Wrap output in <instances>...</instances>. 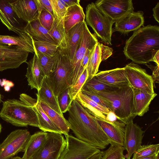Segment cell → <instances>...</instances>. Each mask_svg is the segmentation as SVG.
<instances>
[{"mask_svg":"<svg viewBox=\"0 0 159 159\" xmlns=\"http://www.w3.org/2000/svg\"><path fill=\"white\" fill-rule=\"evenodd\" d=\"M124 68L129 84L134 89L143 90L151 94L155 93L152 78L145 69L133 62Z\"/></svg>","mask_w":159,"mask_h":159,"instance_id":"30bf717a","label":"cell"},{"mask_svg":"<svg viewBox=\"0 0 159 159\" xmlns=\"http://www.w3.org/2000/svg\"><path fill=\"white\" fill-rule=\"evenodd\" d=\"M92 50L88 49L84 56L81 61L80 67L78 75V78L82 74L84 70L87 68V64L90 57Z\"/></svg>","mask_w":159,"mask_h":159,"instance_id":"ee69618b","label":"cell"},{"mask_svg":"<svg viewBox=\"0 0 159 159\" xmlns=\"http://www.w3.org/2000/svg\"><path fill=\"white\" fill-rule=\"evenodd\" d=\"M88 77L89 76L86 68L79 77L74 85L70 86L69 88V94L70 98L72 100L76 98L77 95L80 91Z\"/></svg>","mask_w":159,"mask_h":159,"instance_id":"8d00e7d4","label":"cell"},{"mask_svg":"<svg viewBox=\"0 0 159 159\" xmlns=\"http://www.w3.org/2000/svg\"><path fill=\"white\" fill-rule=\"evenodd\" d=\"M29 54L17 47L0 43V71L18 68L26 62Z\"/></svg>","mask_w":159,"mask_h":159,"instance_id":"4fadbf2b","label":"cell"},{"mask_svg":"<svg viewBox=\"0 0 159 159\" xmlns=\"http://www.w3.org/2000/svg\"><path fill=\"white\" fill-rule=\"evenodd\" d=\"M123 146L110 145L106 150L103 152L101 159H121L124 157Z\"/></svg>","mask_w":159,"mask_h":159,"instance_id":"74e56055","label":"cell"},{"mask_svg":"<svg viewBox=\"0 0 159 159\" xmlns=\"http://www.w3.org/2000/svg\"><path fill=\"white\" fill-rule=\"evenodd\" d=\"M152 70V76L154 82L159 83V66L157 65L155 66L152 67V66H147Z\"/></svg>","mask_w":159,"mask_h":159,"instance_id":"7dc6e473","label":"cell"},{"mask_svg":"<svg viewBox=\"0 0 159 159\" xmlns=\"http://www.w3.org/2000/svg\"><path fill=\"white\" fill-rule=\"evenodd\" d=\"M159 51V27L150 25L134 31L127 39L123 52L136 64H146Z\"/></svg>","mask_w":159,"mask_h":159,"instance_id":"7a4b0ae2","label":"cell"},{"mask_svg":"<svg viewBox=\"0 0 159 159\" xmlns=\"http://www.w3.org/2000/svg\"><path fill=\"white\" fill-rule=\"evenodd\" d=\"M93 92L107 101L111 105V111L125 124L137 116L134 108V88L130 84L112 92Z\"/></svg>","mask_w":159,"mask_h":159,"instance_id":"3957f363","label":"cell"},{"mask_svg":"<svg viewBox=\"0 0 159 159\" xmlns=\"http://www.w3.org/2000/svg\"><path fill=\"white\" fill-rule=\"evenodd\" d=\"M159 144L142 145L133 154L132 159H141L159 155Z\"/></svg>","mask_w":159,"mask_h":159,"instance_id":"e575fe53","label":"cell"},{"mask_svg":"<svg viewBox=\"0 0 159 159\" xmlns=\"http://www.w3.org/2000/svg\"><path fill=\"white\" fill-rule=\"evenodd\" d=\"M85 18V15L80 4L68 7L64 16V26L67 34L74 26L84 22Z\"/></svg>","mask_w":159,"mask_h":159,"instance_id":"83f0119b","label":"cell"},{"mask_svg":"<svg viewBox=\"0 0 159 159\" xmlns=\"http://www.w3.org/2000/svg\"><path fill=\"white\" fill-rule=\"evenodd\" d=\"M143 12L142 11L133 12L128 14L115 22L113 32L118 31L126 34L141 28L144 23Z\"/></svg>","mask_w":159,"mask_h":159,"instance_id":"ac0fdd59","label":"cell"},{"mask_svg":"<svg viewBox=\"0 0 159 159\" xmlns=\"http://www.w3.org/2000/svg\"><path fill=\"white\" fill-rule=\"evenodd\" d=\"M36 1L39 13L42 9H44L50 13L54 17L52 9L49 0H36Z\"/></svg>","mask_w":159,"mask_h":159,"instance_id":"7bdbcfd3","label":"cell"},{"mask_svg":"<svg viewBox=\"0 0 159 159\" xmlns=\"http://www.w3.org/2000/svg\"><path fill=\"white\" fill-rule=\"evenodd\" d=\"M94 116L98 125L108 137L110 144L123 146L125 124L121 121L116 123H110Z\"/></svg>","mask_w":159,"mask_h":159,"instance_id":"d6986e66","label":"cell"},{"mask_svg":"<svg viewBox=\"0 0 159 159\" xmlns=\"http://www.w3.org/2000/svg\"><path fill=\"white\" fill-rule=\"evenodd\" d=\"M20 101L26 105L31 107L34 106L37 102V99L33 98L25 93H22L20 95Z\"/></svg>","mask_w":159,"mask_h":159,"instance_id":"f6af8a7d","label":"cell"},{"mask_svg":"<svg viewBox=\"0 0 159 159\" xmlns=\"http://www.w3.org/2000/svg\"><path fill=\"white\" fill-rule=\"evenodd\" d=\"M0 85L4 87L5 91L8 92L11 89V88L14 86V84L11 81L3 79L2 80L0 79Z\"/></svg>","mask_w":159,"mask_h":159,"instance_id":"bcb514c9","label":"cell"},{"mask_svg":"<svg viewBox=\"0 0 159 159\" xmlns=\"http://www.w3.org/2000/svg\"><path fill=\"white\" fill-rule=\"evenodd\" d=\"M34 107L38 116L39 123V128L41 130L46 132L61 134L58 128L44 111L39 101H37V103Z\"/></svg>","mask_w":159,"mask_h":159,"instance_id":"1f68e13d","label":"cell"},{"mask_svg":"<svg viewBox=\"0 0 159 159\" xmlns=\"http://www.w3.org/2000/svg\"><path fill=\"white\" fill-rule=\"evenodd\" d=\"M81 105L92 115L103 120L107 122L106 115L111 110L93 101L80 91L76 97Z\"/></svg>","mask_w":159,"mask_h":159,"instance_id":"484cf974","label":"cell"},{"mask_svg":"<svg viewBox=\"0 0 159 159\" xmlns=\"http://www.w3.org/2000/svg\"><path fill=\"white\" fill-rule=\"evenodd\" d=\"M0 117L16 126L30 125L39 128L38 116L34 107L27 105L19 100L8 99L3 102Z\"/></svg>","mask_w":159,"mask_h":159,"instance_id":"277c9868","label":"cell"},{"mask_svg":"<svg viewBox=\"0 0 159 159\" xmlns=\"http://www.w3.org/2000/svg\"><path fill=\"white\" fill-rule=\"evenodd\" d=\"M0 43L16 46L29 53L35 52L33 39L26 32L18 36L0 35Z\"/></svg>","mask_w":159,"mask_h":159,"instance_id":"7402d4cb","label":"cell"},{"mask_svg":"<svg viewBox=\"0 0 159 159\" xmlns=\"http://www.w3.org/2000/svg\"><path fill=\"white\" fill-rule=\"evenodd\" d=\"M84 22L77 24L67 33L66 49L71 62L80 43L82 34Z\"/></svg>","mask_w":159,"mask_h":159,"instance_id":"4316f807","label":"cell"},{"mask_svg":"<svg viewBox=\"0 0 159 159\" xmlns=\"http://www.w3.org/2000/svg\"><path fill=\"white\" fill-rule=\"evenodd\" d=\"M63 1L67 5L68 7L75 5L80 4V0H63Z\"/></svg>","mask_w":159,"mask_h":159,"instance_id":"681fc988","label":"cell"},{"mask_svg":"<svg viewBox=\"0 0 159 159\" xmlns=\"http://www.w3.org/2000/svg\"><path fill=\"white\" fill-rule=\"evenodd\" d=\"M134 102L136 116H142L147 112L152 101L157 96L155 93L151 94L147 92L134 89Z\"/></svg>","mask_w":159,"mask_h":159,"instance_id":"cb8c5ba5","label":"cell"},{"mask_svg":"<svg viewBox=\"0 0 159 159\" xmlns=\"http://www.w3.org/2000/svg\"><path fill=\"white\" fill-rule=\"evenodd\" d=\"M49 33L61 49L67 48V34L64 23V17L60 19L54 17L51 29Z\"/></svg>","mask_w":159,"mask_h":159,"instance_id":"f1b7e54d","label":"cell"},{"mask_svg":"<svg viewBox=\"0 0 159 159\" xmlns=\"http://www.w3.org/2000/svg\"><path fill=\"white\" fill-rule=\"evenodd\" d=\"M153 16L155 20L159 23V2H157L155 7L152 9Z\"/></svg>","mask_w":159,"mask_h":159,"instance_id":"c3c4849f","label":"cell"},{"mask_svg":"<svg viewBox=\"0 0 159 159\" xmlns=\"http://www.w3.org/2000/svg\"><path fill=\"white\" fill-rule=\"evenodd\" d=\"M144 133L133 120L125 124L123 147L127 152V159H131L133 154L142 145Z\"/></svg>","mask_w":159,"mask_h":159,"instance_id":"5bb4252c","label":"cell"},{"mask_svg":"<svg viewBox=\"0 0 159 159\" xmlns=\"http://www.w3.org/2000/svg\"><path fill=\"white\" fill-rule=\"evenodd\" d=\"M18 17L27 23L38 19L39 11L36 0H9Z\"/></svg>","mask_w":159,"mask_h":159,"instance_id":"2e32d148","label":"cell"},{"mask_svg":"<svg viewBox=\"0 0 159 159\" xmlns=\"http://www.w3.org/2000/svg\"><path fill=\"white\" fill-rule=\"evenodd\" d=\"M36 95L37 101L45 102L58 113L63 115L59 106L57 96L52 90L48 77L45 76L41 87Z\"/></svg>","mask_w":159,"mask_h":159,"instance_id":"603a6c76","label":"cell"},{"mask_svg":"<svg viewBox=\"0 0 159 159\" xmlns=\"http://www.w3.org/2000/svg\"><path fill=\"white\" fill-rule=\"evenodd\" d=\"M152 61H154L156 63L157 65L159 66V51L155 55Z\"/></svg>","mask_w":159,"mask_h":159,"instance_id":"816d5d0a","label":"cell"},{"mask_svg":"<svg viewBox=\"0 0 159 159\" xmlns=\"http://www.w3.org/2000/svg\"><path fill=\"white\" fill-rule=\"evenodd\" d=\"M65 136L66 145L59 159H88L101 151L72 135Z\"/></svg>","mask_w":159,"mask_h":159,"instance_id":"ba28073f","label":"cell"},{"mask_svg":"<svg viewBox=\"0 0 159 159\" xmlns=\"http://www.w3.org/2000/svg\"><path fill=\"white\" fill-rule=\"evenodd\" d=\"M141 159H159V155L153 156L151 157L144 158Z\"/></svg>","mask_w":159,"mask_h":159,"instance_id":"f5cc1de1","label":"cell"},{"mask_svg":"<svg viewBox=\"0 0 159 159\" xmlns=\"http://www.w3.org/2000/svg\"><path fill=\"white\" fill-rule=\"evenodd\" d=\"M66 144L62 134L47 132L43 144L30 159H59Z\"/></svg>","mask_w":159,"mask_h":159,"instance_id":"9c48e42d","label":"cell"},{"mask_svg":"<svg viewBox=\"0 0 159 159\" xmlns=\"http://www.w3.org/2000/svg\"><path fill=\"white\" fill-rule=\"evenodd\" d=\"M0 20L10 31L19 35L25 32L19 18L13 10L9 0H0Z\"/></svg>","mask_w":159,"mask_h":159,"instance_id":"9a60e30c","label":"cell"},{"mask_svg":"<svg viewBox=\"0 0 159 159\" xmlns=\"http://www.w3.org/2000/svg\"><path fill=\"white\" fill-rule=\"evenodd\" d=\"M119 88L104 83L93 76L88 78L81 89L93 92H106L115 91Z\"/></svg>","mask_w":159,"mask_h":159,"instance_id":"d6a6232c","label":"cell"},{"mask_svg":"<svg viewBox=\"0 0 159 159\" xmlns=\"http://www.w3.org/2000/svg\"><path fill=\"white\" fill-rule=\"evenodd\" d=\"M47 134V132L42 131L31 135L22 159H30L43 145L46 139Z\"/></svg>","mask_w":159,"mask_h":159,"instance_id":"4dcf8cb0","label":"cell"},{"mask_svg":"<svg viewBox=\"0 0 159 159\" xmlns=\"http://www.w3.org/2000/svg\"><path fill=\"white\" fill-rule=\"evenodd\" d=\"M80 91L93 101L111 110V106L110 103L100 96L92 91L87 90L81 89Z\"/></svg>","mask_w":159,"mask_h":159,"instance_id":"b9f144b4","label":"cell"},{"mask_svg":"<svg viewBox=\"0 0 159 159\" xmlns=\"http://www.w3.org/2000/svg\"><path fill=\"white\" fill-rule=\"evenodd\" d=\"M34 53L38 57L39 62L44 75L48 77L55 68L58 56V48L52 56H47L36 52Z\"/></svg>","mask_w":159,"mask_h":159,"instance_id":"836d02e7","label":"cell"},{"mask_svg":"<svg viewBox=\"0 0 159 159\" xmlns=\"http://www.w3.org/2000/svg\"><path fill=\"white\" fill-rule=\"evenodd\" d=\"M85 17L86 24L96 35L106 44L111 45L112 26L115 21L103 13L93 2L86 6Z\"/></svg>","mask_w":159,"mask_h":159,"instance_id":"8992f818","label":"cell"},{"mask_svg":"<svg viewBox=\"0 0 159 159\" xmlns=\"http://www.w3.org/2000/svg\"><path fill=\"white\" fill-rule=\"evenodd\" d=\"M2 127L1 124H0V133L1 132V130H2Z\"/></svg>","mask_w":159,"mask_h":159,"instance_id":"11a10c76","label":"cell"},{"mask_svg":"<svg viewBox=\"0 0 159 159\" xmlns=\"http://www.w3.org/2000/svg\"><path fill=\"white\" fill-rule=\"evenodd\" d=\"M1 96L0 93V103H1L2 102V100H1Z\"/></svg>","mask_w":159,"mask_h":159,"instance_id":"9f6ffc18","label":"cell"},{"mask_svg":"<svg viewBox=\"0 0 159 159\" xmlns=\"http://www.w3.org/2000/svg\"><path fill=\"white\" fill-rule=\"evenodd\" d=\"M121 159H125V157L124 156L123 157H122Z\"/></svg>","mask_w":159,"mask_h":159,"instance_id":"6f0895ef","label":"cell"},{"mask_svg":"<svg viewBox=\"0 0 159 159\" xmlns=\"http://www.w3.org/2000/svg\"><path fill=\"white\" fill-rule=\"evenodd\" d=\"M67 121L77 139L99 149H105L110 144L109 139L94 116L76 98L68 111Z\"/></svg>","mask_w":159,"mask_h":159,"instance_id":"6da1fadb","label":"cell"},{"mask_svg":"<svg viewBox=\"0 0 159 159\" xmlns=\"http://www.w3.org/2000/svg\"><path fill=\"white\" fill-rule=\"evenodd\" d=\"M94 3L100 11L115 22L134 11L131 0H99Z\"/></svg>","mask_w":159,"mask_h":159,"instance_id":"8fae6325","label":"cell"},{"mask_svg":"<svg viewBox=\"0 0 159 159\" xmlns=\"http://www.w3.org/2000/svg\"><path fill=\"white\" fill-rule=\"evenodd\" d=\"M103 152L100 151L98 153H97L88 159H101L102 155Z\"/></svg>","mask_w":159,"mask_h":159,"instance_id":"f907efd6","label":"cell"},{"mask_svg":"<svg viewBox=\"0 0 159 159\" xmlns=\"http://www.w3.org/2000/svg\"><path fill=\"white\" fill-rule=\"evenodd\" d=\"M34 43L35 52L49 56H53L59 47L57 44L46 41L34 40Z\"/></svg>","mask_w":159,"mask_h":159,"instance_id":"d590c367","label":"cell"},{"mask_svg":"<svg viewBox=\"0 0 159 159\" xmlns=\"http://www.w3.org/2000/svg\"><path fill=\"white\" fill-rule=\"evenodd\" d=\"M57 97L58 104L61 112L63 113L68 111L73 101L69 94V88L64 90Z\"/></svg>","mask_w":159,"mask_h":159,"instance_id":"f35d334b","label":"cell"},{"mask_svg":"<svg viewBox=\"0 0 159 159\" xmlns=\"http://www.w3.org/2000/svg\"><path fill=\"white\" fill-rule=\"evenodd\" d=\"M54 17L60 19L64 17L68 6L63 0H49Z\"/></svg>","mask_w":159,"mask_h":159,"instance_id":"ab89813d","label":"cell"},{"mask_svg":"<svg viewBox=\"0 0 159 159\" xmlns=\"http://www.w3.org/2000/svg\"><path fill=\"white\" fill-rule=\"evenodd\" d=\"M24 30L34 40L48 42L57 44L49 34V31L41 25L38 19L27 23Z\"/></svg>","mask_w":159,"mask_h":159,"instance_id":"d4e9b609","label":"cell"},{"mask_svg":"<svg viewBox=\"0 0 159 159\" xmlns=\"http://www.w3.org/2000/svg\"><path fill=\"white\" fill-rule=\"evenodd\" d=\"M10 159H22V158L19 157H14Z\"/></svg>","mask_w":159,"mask_h":159,"instance_id":"db71d44e","label":"cell"},{"mask_svg":"<svg viewBox=\"0 0 159 159\" xmlns=\"http://www.w3.org/2000/svg\"><path fill=\"white\" fill-rule=\"evenodd\" d=\"M39 102L42 109L51 120L65 135L68 134L70 128L67 121L63 116L50 107L46 102L43 101Z\"/></svg>","mask_w":159,"mask_h":159,"instance_id":"f546056e","label":"cell"},{"mask_svg":"<svg viewBox=\"0 0 159 159\" xmlns=\"http://www.w3.org/2000/svg\"><path fill=\"white\" fill-rule=\"evenodd\" d=\"M58 54L55 68L48 76L52 89L57 96L70 86L74 69L66 49L58 48Z\"/></svg>","mask_w":159,"mask_h":159,"instance_id":"5b68a950","label":"cell"},{"mask_svg":"<svg viewBox=\"0 0 159 159\" xmlns=\"http://www.w3.org/2000/svg\"><path fill=\"white\" fill-rule=\"evenodd\" d=\"M25 76L28 85L31 89L39 90L41 87L45 77L39 62L38 57L34 53L33 57L28 62Z\"/></svg>","mask_w":159,"mask_h":159,"instance_id":"44dd1931","label":"cell"},{"mask_svg":"<svg viewBox=\"0 0 159 159\" xmlns=\"http://www.w3.org/2000/svg\"><path fill=\"white\" fill-rule=\"evenodd\" d=\"M38 19L41 25L48 31L51 29L54 17L53 16L46 10L43 9L39 13Z\"/></svg>","mask_w":159,"mask_h":159,"instance_id":"60d3db41","label":"cell"},{"mask_svg":"<svg viewBox=\"0 0 159 159\" xmlns=\"http://www.w3.org/2000/svg\"><path fill=\"white\" fill-rule=\"evenodd\" d=\"M112 48L98 42L91 50L87 64V69L89 77H92L97 73L102 61L105 60L113 53Z\"/></svg>","mask_w":159,"mask_h":159,"instance_id":"e0dca14e","label":"cell"},{"mask_svg":"<svg viewBox=\"0 0 159 159\" xmlns=\"http://www.w3.org/2000/svg\"><path fill=\"white\" fill-rule=\"evenodd\" d=\"M94 76L103 82L111 85L120 87L130 84L124 67L100 71Z\"/></svg>","mask_w":159,"mask_h":159,"instance_id":"ffe728a7","label":"cell"},{"mask_svg":"<svg viewBox=\"0 0 159 159\" xmlns=\"http://www.w3.org/2000/svg\"><path fill=\"white\" fill-rule=\"evenodd\" d=\"M98 42L96 36L90 32L84 21L82 37L72 62L74 71L70 82V86L74 85L78 80V75L81 61L87 50L88 49L92 50Z\"/></svg>","mask_w":159,"mask_h":159,"instance_id":"7c38bea8","label":"cell"},{"mask_svg":"<svg viewBox=\"0 0 159 159\" xmlns=\"http://www.w3.org/2000/svg\"><path fill=\"white\" fill-rule=\"evenodd\" d=\"M31 136L26 129L11 132L0 144V159H10L19 152H24Z\"/></svg>","mask_w":159,"mask_h":159,"instance_id":"52a82bcc","label":"cell"}]
</instances>
